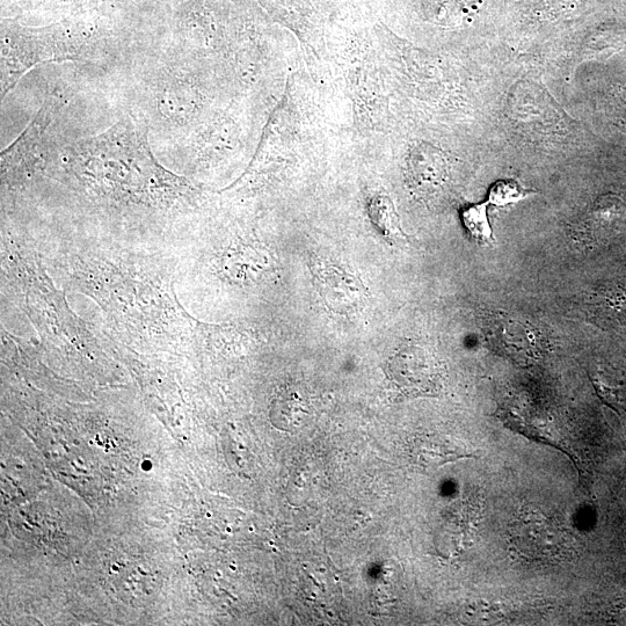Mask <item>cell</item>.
<instances>
[{"mask_svg": "<svg viewBox=\"0 0 626 626\" xmlns=\"http://www.w3.org/2000/svg\"><path fill=\"white\" fill-rule=\"evenodd\" d=\"M369 216L376 229L390 239L404 238L399 217L389 196L377 194L369 201Z\"/></svg>", "mask_w": 626, "mask_h": 626, "instance_id": "obj_8", "label": "cell"}, {"mask_svg": "<svg viewBox=\"0 0 626 626\" xmlns=\"http://www.w3.org/2000/svg\"><path fill=\"white\" fill-rule=\"evenodd\" d=\"M55 108V98L47 100L28 123L23 134L3 152L2 163L6 170L24 169V166L31 164L29 162L38 158L45 143L47 129L53 121Z\"/></svg>", "mask_w": 626, "mask_h": 626, "instance_id": "obj_5", "label": "cell"}, {"mask_svg": "<svg viewBox=\"0 0 626 626\" xmlns=\"http://www.w3.org/2000/svg\"><path fill=\"white\" fill-rule=\"evenodd\" d=\"M512 543L524 558L555 562L569 549V535L560 524L540 513H523L512 524Z\"/></svg>", "mask_w": 626, "mask_h": 626, "instance_id": "obj_3", "label": "cell"}, {"mask_svg": "<svg viewBox=\"0 0 626 626\" xmlns=\"http://www.w3.org/2000/svg\"><path fill=\"white\" fill-rule=\"evenodd\" d=\"M82 45L62 29L7 27L2 35V98L36 65L75 60Z\"/></svg>", "mask_w": 626, "mask_h": 626, "instance_id": "obj_1", "label": "cell"}, {"mask_svg": "<svg viewBox=\"0 0 626 626\" xmlns=\"http://www.w3.org/2000/svg\"><path fill=\"white\" fill-rule=\"evenodd\" d=\"M487 336L500 351L519 361L536 359L538 345L535 333L526 324L498 316L490 320Z\"/></svg>", "mask_w": 626, "mask_h": 626, "instance_id": "obj_6", "label": "cell"}, {"mask_svg": "<svg viewBox=\"0 0 626 626\" xmlns=\"http://www.w3.org/2000/svg\"><path fill=\"white\" fill-rule=\"evenodd\" d=\"M387 375L406 397H433L443 385V368L436 356L419 345H406L390 358Z\"/></svg>", "mask_w": 626, "mask_h": 626, "instance_id": "obj_2", "label": "cell"}, {"mask_svg": "<svg viewBox=\"0 0 626 626\" xmlns=\"http://www.w3.org/2000/svg\"><path fill=\"white\" fill-rule=\"evenodd\" d=\"M489 206L490 203L486 201L465 207L462 211V222L465 230L479 244H491L493 242Z\"/></svg>", "mask_w": 626, "mask_h": 626, "instance_id": "obj_9", "label": "cell"}, {"mask_svg": "<svg viewBox=\"0 0 626 626\" xmlns=\"http://www.w3.org/2000/svg\"><path fill=\"white\" fill-rule=\"evenodd\" d=\"M531 195H535V192L524 188L518 181L504 179L491 186L487 202L491 206L504 208L526 200Z\"/></svg>", "mask_w": 626, "mask_h": 626, "instance_id": "obj_11", "label": "cell"}, {"mask_svg": "<svg viewBox=\"0 0 626 626\" xmlns=\"http://www.w3.org/2000/svg\"><path fill=\"white\" fill-rule=\"evenodd\" d=\"M413 179L420 186L436 187L446 179V165L438 155L416 159L411 165Z\"/></svg>", "mask_w": 626, "mask_h": 626, "instance_id": "obj_12", "label": "cell"}, {"mask_svg": "<svg viewBox=\"0 0 626 626\" xmlns=\"http://www.w3.org/2000/svg\"><path fill=\"white\" fill-rule=\"evenodd\" d=\"M316 289L326 307L338 315H351L365 304L367 289L355 274L334 262L311 258Z\"/></svg>", "mask_w": 626, "mask_h": 626, "instance_id": "obj_4", "label": "cell"}, {"mask_svg": "<svg viewBox=\"0 0 626 626\" xmlns=\"http://www.w3.org/2000/svg\"><path fill=\"white\" fill-rule=\"evenodd\" d=\"M307 406L303 398L295 391H283L273 407L272 417L274 424L282 425L283 429L288 426L300 424L304 414H307Z\"/></svg>", "mask_w": 626, "mask_h": 626, "instance_id": "obj_10", "label": "cell"}, {"mask_svg": "<svg viewBox=\"0 0 626 626\" xmlns=\"http://www.w3.org/2000/svg\"><path fill=\"white\" fill-rule=\"evenodd\" d=\"M411 460L422 469L439 468L441 465L473 456L470 451L440 436L426 435L413 441Z\"/></svg>", "mask_w": 626, "mask_h": 626, "instance_id": "obj_7", "label": "cell"}]
</instances>
